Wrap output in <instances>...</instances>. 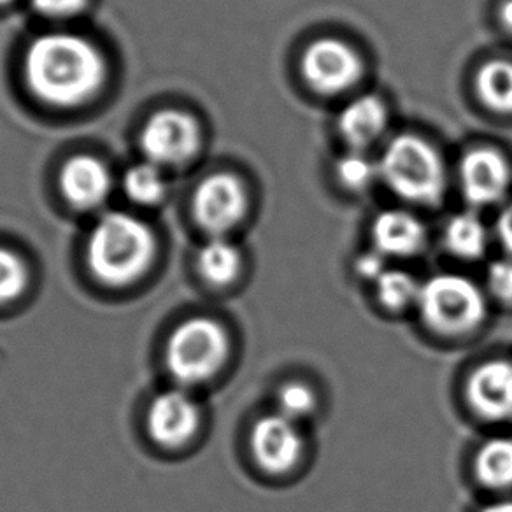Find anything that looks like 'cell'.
Segmentation results:
<instances>
[{
    "mask_svg": "<svg viewBox=\"0 0 512 512\" xmlns=\"http://www.w3.org/2000/svg\"><path fill=\"white\" fill-rule=\"evenodd\" d=\"M479 483L491 490L512 488V439H491L474 458Z\"/></svg>",
    "mask_w": 512,
    "mask_h": 512,
    "instance_id": "e0dca14e",
    "label": "cell"
},
{
    "mask_svg": "<svg viewBox=\"0 0 512 512\" xmlns=\"http://www.w3.org/2000/svg\"><path fill=\"white\" fill-rule=\"evenodd\" d=\"M60 185L71 206L88 211L106 202L113 181L111 172L99 158L79 155L64 165Z\"/></svg>",
    "mask_w": 512,
    "mask_h": 512,
    "instance_id": "4fadbf2b",
    "label": "cell"
},
{
    "mask_svg": "<svg viewBox=\"0 0 512 512\" xmlns=\"http://www.w3.org/2000/svg\"><path fill=\"white\" fill-rule=\"evenodd\" d=\"M304 439L297 421L283 414H267L251 430V451L256 463L271 474H285L299 463Z\"/></svg>",
    "mask_w": 512,
    "mask_h": 512,
    "instance_id": "9c48e42d",
    "label": "cell"
},
{
    "mask_svg": "<svg viewBox=\"0 0 512 512\" xmlns=\"http://www.w3.org/2000/svg\"><path fill=\"white\" fill-rule=\"evenodd\" d=\"M467 400L484 420L512 418V362L493 358L472 370L467 381Z\"/></svg>",
    "mask_w": 512,
    "mask_h": 512,
    "instance_id": "7c38bea8",
    "label": "cell"
},
{
    "mask_svg": "<svg viewBox=\"0 0 512 512\" xmlns=\"http://www.w3.org/2000/svg\"><path fill=\"white\" fill-rule=\"evenodd\" d=\"M379 176L400 199L435 206L444 195L446 174L437 151L420 137L404 134L386 146Z\"/></svg>",
    "mask_w": 512,
    "mask_h": 512,
    "instance_id": "3957f363",
    "label": "cell"
},
{
    "mask_svg": "<svg viewBox=\"0 0 512 512\" xmlns=\"http://www.w3.org/2000/svg\"><path fill=\"white\" fill-rule=\"evenodd\" d=\"M497 235L505 251L512 258V202L502 209V213L498 216Z\"/></svg>",
    "mask_w": 512,
    "mask_h": 512,
    "instance_id": "83f0119b",
    "label": "cell"
},
{
    "mask_svg": "<svg viewBox=\"0 0 512 512\" xmlns=\"http://www.w3.org/2000/svg\"><path fill=\"white\" fill-rule=\"evenodd\" d=\"M416 304L427 327L437 334H467L486 318L483 290L462 274L446 272L428 279Z\"/></svg>",
    "mask_w": 512,
    "mask_h": 512,
    "instance_id": "5b68a950",
    "label": "cell"
},
{
    "mask_svg": "<svg viewBox=\"0 0 512 512\" xmlns=\"http://www.w3.org/2000/svg\"><path fill=\"white\" fill-rule=\"evenodd\" d=\"M460 183L472 206H491L504 199L511 185V167L498 151L476 148L462 158Z\"/></svg>",
    "mask_w": 512,
    "mask_h": 512,
    "instance_id": "8fae6325",
    "label": "cell"
},
{
    "mask_svg": "<svg viewBox=\"0 0 512 512\" xmlns=\"http://www.w3.org/2000/svg\"><path fill=\"white\" fill-rule=\"evenodd\" d=\"M316 395L307 384L293 381L278 392V413L297 421L313 413Z\"/></svg>",
    "mask_w": 512,
    "mask_h": 512,
    "instance_id": "cb8c5ba5",
    "label": "cell"
},
{
    "mask_svg": "<svg viewBox=\"0 0 512 512\" xmlns=\"http://www.w3.org/2000/svg\"><path fill=\"white\" fill-rule=\"evenodd\" d=\"M8 2H11V0H0V6H2V4H8Z\"/></svg>",
    "mask_w": 512,
    "mask_h": 512,
    "instance_id": "4dcf8cb0",
    "label": "cell"
},
{
    "mask_svg": "<svg viewBox=\"0 0 512 512\" xmlns=\"http://www.w3.org/2000/svg\"><path fill=\"white\" fill-rule=\"evenodd\" d=\"M202 130L192 114L179 109H164L151 116L141 136L148 162L158 167H179L200 150Z\"/></svg>",
    "mask_w": 512,
    "mask_h": 512,
    "instance_id": "8992f818",
    "label": "cell"
},
{
    "mask_svg": "<svg viewBox=\"0 0 512 512\" xmlns=\"http://www.w3.org/2000/svg\"><path fill=\"white\" fill-rule=\"evenodd\" d=\"M421 285L409 272L386 269L376 281L377 299L390 311L413 306L420 297Z\"/></svg>",
    "mask_w": 512,
    "mask_h": 512,
    "instance_id": "44dd1931",
    "label": "cell"
},
{
    "mask_svg": "<svg viewBox=\"0 0 512 512\" xmlns=\"http://www.w3.org/2000/svg\"><path fill=\"white\" fill-rule=\"evenodd\" d=\"M386 123L388 111L383 100L374 95H362L342 111L339 130L346 143L360 151L381 137Z\"/></svg>",
    "mask_w": 512,
    "mask_h": 512,
    "instance_id": "9a60e30c",
    "label": "cell"
},
{
    "mask_svg": "<svg viewBox=\"0 0 512 512\" xmlns=\"http://www.w3.org/2000/svg\"><path fill=\"white\" fill-rule=\"evenodd\" d=\"M23 72L37 99L55 107H78L99 95L107 64L102 51L86 37L51 32L30 44Z\"/></svg>",
    "mask_w": 512,
    "mask_h": 512,
    "instance_id": "6da1fadb",
    "label": "cell"
},
{
    "mask_svg": "<svg viewBox=\"0 0 512 512\" xmlns=\"http://www.w3.org/2000/svg\"><path fill=\"white\" fill-rule=\"evenodd\" d=\"M300 69L314 92L337 95L348 92L358 83L362 76V60L349 44L323 37L307 48Z\"/></svg>",
    "mask_w": 512,
    "mask_h": 512,
    "instance_id": "ba28073f",
    "label": "cell"
},
{
    "mask_svg": "<svg viewBox=\"0 0 512 512\" xmlns=\"http://www.w3.org/2000/svg\"><path fill=\"white\" fill-rule=\"evenodd\" d=\"M476 88L486 106L512 114V62L491 60L477 72Z\"/></svg>",
    "mask_w": 512,
    "mask_h": 512,
    "instance_id": "d6986e66",
    "label": "cell"
},
{
    "mask_svg": "<svg viewBox=\"0 0 512 512\" xmlns=\"http://www.w3.org/2000/svg\"><path fill=\"white\" fill-rule=\"evenodd\" d=\"M500 18L507 29L512 30V0H505L500 8Z\"/></svg>",
    "mask_w": 512,
    "mask_h": 512,
    "instance_id": "f1b7e54d",
    "label": "cell"
},
{
    "mask_svg": "<svg viewBox=\"0 0 512 512\" xmlns=\"http://www.w3.org/2000/svg\"><path fill=\"white\" fill-rule=\"evenodd\" d=\"M193 216L213 237L237 227L248 211V193L241 179L218 172L207 176L193 193Z\"/></svg>",
    "mask_w": 512,
    "mask_h": 512,
    "instance_id": "52a82bcc",
    "label": "cell"
},
{
    "mask_svg": "<svg viewBox=\"0 0 512 512\" xmlns=\"http://www.w3.org/2000/svg\"><path fill=\"white\" fill-rule=\"evenodd\" d=\"M197 265L207 283L227 286L234 283L241 272V251L225 237H213L200 248Z\"/></svg>",
    "mask_w": 512,
    "mask_h": 512,
    "instance_id": "2e32d148",
    "label": "cell"
},
{
    "mask_svg": "<svg viewBox=\"0 0 512 512\" xmlns=\"http://www.w3.org/2000/svg\"><path fill=\"white\" fill-rule=\"evenodd\" d=\"M337 178L353 192L367 190L379 178V164H374L362 151H351L337 162Z\"/></svg>",
    "mask_w": 512,
    "mask_h": 512,
    "instance_id": "7402d4cb",
    "label": "cell"
},
{
    "mask_svg": "<svg viewBox=\"0 0 512 512\" xmlns=\"http://www.w3.org/2000/svg\"><path fill=\"white\" fill-rule=\"evenodd\" d=\"M486 279L490 292L498 300L512 302V258H502L490 264Z\"/></svg>",
    "mask_w": 512,
    "mask_h": 512,
    "instance_id": "d4e9b609",
    "label": "cell"
},
{
    "mask_svg": "<svg viewBox=\"0 0 512 512\" xmlns=\"http://www.w3.org/2000/svg\"><path fill=\"white\" fill-rule=\"evenodd\" d=\"M386 271V265H384V256L379 251H369V253H363L358 256L356 260V272L358 276L363 279H369L376 283L379 276Z\"/></svg>",
    "mask_w": 512,
    "mask_h": 512,
    "instance_id": "4316f807",
    "label": "cell"
},
{
    "mask_svg": "<svg viewBox=\"0 0 512 512\" xmlns=\"http://www.w3.org/2000/svg\"><path fill=\"white\" fill-rule=\"evenodd\" d=\"M32 2L41 15L55 18V20L74 18L79 13H83L88 4V0H32Z\"/></svg>",
    "mask_w": 512,
    "mask_h": 512,
    "instance_id": "484cf974",
    "label": "cell"
},
{
    "mask_svg": "<svg viewBox=\"0 0 512 512\" xmlns=\"http://www.w3.org/2000/svg\"><path fill=\"white\" fill-rule=\"evenodd\" d=\"M481 512H512V500H502V502H495V504L484 507Z\"/></svg>",
    "mask_w": 512,
    "mask_h": 512,
    "instance_id": "f546056e",
    "label": "cell"
},
{
    "mask_svg": "<svg viewBox=\"0 0 512 512\" xmlns=\"http://www.w3.org/2000/svg\"><path fill=\"white\" fill-rule=\"evenodd\" d=\"M230 339L218 321L204 316L181 323L167 344V367L183 388L213 379L227 362Z\"/></svg>",
    "mask_w": 512,
    "mask_h": 512,
    "instance_id": "277c9868",
    "label": "cell"
},
{
    "mask_svg": "<svg viewBox=\"0 0 512 512\" xmlns=\"http://www.w3.org/2000/svg\"><path fill=\"white\" fill-rule=\"evenodd\" d=\"M199 404L185 388H174L157 395L148 411L150 435L165 448H179L197 434Z\"/></svg>",
    "mask_w": 512,
    "mask_h": 512,
    "instance_id": "30bf717a",
    "label": "cell"
},
{
    "mask_svg": "<svg viewBox=\"0 0 512 512\" xmlns=\"http://www.w3.org/2000/svg\"><path fill=\"white\" fill-rule=\"evenodd\" d=\"M372 241L383 256H413L425 246L427 230L414 214L392 209L374 220Z\"/></svg>",
    "mask_w": 512,
    "mask_h": 512,
    "instance_id": "5bb4252c",
    "label": "cell"
},
{
    "mask_svg": "<svg viewBox=\"0 0 512 512\" xmlns=\"http://www.w3.org/2000/svg\"><path fill=\"white\" fill-rule=\"evenodd\" d=\"M444 242L451 255L462 260H477L488 246V230L476 214H455L444 230Z\"/></svg>",
    "mask_w": 512,
    "mask_h": 512,
    "instance_id": "ac0fdd59",
    "label": "cell"
},
{
    "mask_svg": "<svg viewBox=\"0 0 512 512\" xmlns=\"http://www.w3.org/2000/svg\"><path fill=\"white\" fill-rule=\"evenodd\" d=\"M123 190L128 199L139 206H157L167 193V181L162 167L151 162L134 165L123 178Z\"/></svg>",
    "mask_w": 512,
    "mask_h": 512,
    "instance_id": "ffe728a7",
    "label": "cell"
},
{
    "mask_svg": "<svg viewBox=\"0 0 512 512\" xmlns=\"http://www.w3.org/2000/svg\"><path fill=\"white\" fill-rule=\"evenodd\" d=\"M88 265L107 286H128L150 271L157 256V237L150 225L128 213H107L88 239Z\"/></svg>",
    "mask_w": 512,
    "mask_h": 512,
    "instance_id": "7a4b0ae2",
    "label": "cell"
},
{
    "mask_svg": "<svg viewBox=\"0 0 512 512\" xmlns=\"http://www.w3.org/2000/svg\"><path fill=\"white\" fill-rule=\"evenodd\" d=\"M29 283L27 265L15 251L0 246V304L18 299Z\"/></svg>",
    "mask_w": 512,
    "mask_h": 512,
    "instance_id": "603a6c76",
    "label": "cell"
}]
</instances>
